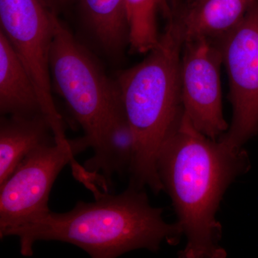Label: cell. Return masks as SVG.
<instances>
[{
    "instance_id": "14",
    "label": "cell",
    "mask_w": 258,
    "mask_h": 258,
    "mask_svg": "<svg viewBox=\"0 0 258 258\" xmlns=\"http://www.w3.org/2000/svg\"><path fill=\"white\" fill-rule=\"evenodd\" d=\"M47 8L57 15L58 12L63 9L71 0H42Z\"/></svg>"
},
{
    "instance_id": "5",
    "label": "cell",
    "mask_w": 258,
    "mask_h": 258,
    "mask_svg": "<svg viewBox=\"0 0 258 258\" xmlns=\"http://www.w3.org/2000/svg\"><path fill=\"white\" fill-rule=\"evenodd\" d=\"M90 148L82 137L57 141L29 153L0 185V238L19 226L50 212L49 197L56 178L75 157Z\"/></svg>"
},
{
    "instance_id": "1",
    "label": "cell",
    "mask_w": 258,
    "mask_h": 258,
    "mask_svg": "<svg viewBox=\"0 0 258 258\" xmlns=\"http://www.w3.org/2000/svg\"><path fill=\"white\" fill-rule=\"evenodd\" d=\"M249 169L247 152L213 140L195 128L184 113L177 128L161 146L158 175L170 197L186 238L182 258H224L217 211L224 195Z\"/></svg>"
},
{
    "instance_id": "2",
    "label": "cell",
    "mask_w": 258,
    "mask_h": 258,
    "mask_svg": "<svg viewBox=\"0 0 258 258\" xmlns=\"http://www.w3.org/2000/svg\"><path fill=\"white\" fill-rule=\"evenodd\" d=\"M96 192L91 203L79 201L64 213L49 212L7 237H18L25 257L33 255L40 241L74 244L93 258L118 257L137 249L157 252L162 244L179 243L183 235L179 223L166 222L162 209L151 205L144 189L128 186L118 195Z\"/></svg>"
},
{
    "instance_id": "15",
    "label": "cell",
    "mask_w": 258,
    "mask_h": 258,
    "mask_svg": "<svg viewBox=\"0 0 258 258\" xmlns=\"http://www.w3.org/2000/svg\"><path fill=\"white\" fill-rule=\"evenodd\" d=\"M164 8H165V0H159V9L163 12Z\"/></svg>"
},
{
    "instance_id": "12",
    "label": "cell",
    "mask_w": 258,
    "mask_h": 258,
    "mask_svg": "<svg viewBox=\"0 0 258 258\" xmlns=\"http://www.w3.org/2000/svg\"><path fill=\"white\" fill-rule=\"evenodd\" d=\"M0 113L23 117L45 115L35 83L1 30Z\"/></svg>"
},
{
    "instance_id": "6",
    "label": "cell",
    "mask_w": 258,
    "mask_h": 258,
    "mask_svg": "<svg viewBox=\"0 0 258 258\" xmlns=\"http://www.w3.org/2000/svg\"><path fill=\"white\" fill-rule=\"evenodd\" d=\"M54 12L42 0H0V30L35 83L57 142L68 139L52 95L50 57Z\"/></svg>"
},
{
    "instance_id": "10",
    "label": "cell",
    "mask_w": 258,
    "mask_h": 258,
    "mask_svg": "<svg viewBox=\"0 0 258 258\" xmlns=\"http://www.w3.org/2000/svg\"><path fill=\"white\" fill-rule=\"evenodd\" d=\"M46 115L0 118V185L13 174L24 158L44 144L55 141Z\"/></svg>"
},
{
    "instance_id": "9",
    "label": "cell",
    "mask_w": 258,
    "mask_h": 258,
    "mask_svg": "<svg viewBox=\"0 0 258 258\" xmlns=\"http://www.w3.org/2000/svg\"><path fill=\"white\" fill-rule=\"evenodd\" d=\"M254 0H165L164 16L183 43L198 38L221 41L243 19Z\"/></svg>"
},
{
    "instance_id": "7",
    "label": "cell",
    "mask_w": 258,
    "mask_h": 258,
    "mask_svg": "<svg viewBox=\"0 0 258 258\" xmlns=\"http://www.w3.org/2000/svg\"><path fill=\"white\" fill-rule=\"evenodd\" d=\"M230 84L232 123L218 140L233 149L258 134V0L220 41Z\"/></svg>"
},
{
    "instance_id": "8",
    "label": "cell",
    "mask_w": 258,
    "mask_h": 258,
    "mask_svg": "<svg viewBox=\"0 0 258 258\" xmlns=\"http://www.w3.org/2000/svg\"><path fill=\"white\" fill-rule=\"evenodd\" d=\"M180 79L184 114L204 135L218 140L229 125L222 111L220 43L208 38L185 42Z\"/></svg>"
},
{
    "instance_id": "3",
    "label": "cell",
    "mask_w": 258,
    "mask_h": 258,
    "mask_svg": "<svg viewBox=\"0 0 258 258\" xmlns=\"http://www.w3.org/2000/svg\"><path fill=\"white\" fill-rule=\"evenodd\" d=\"M51 47V80L84 132L93 156L85 163L91 181L111 182L115 153L130 147L133 134L119 88L94 55L55 13Z\"/></svg>"
},
{
    "instance_id": "4",
    "label": "cell",
    "mask_w": 258,
    "mask_h": 258,
    "mask_svg": "<svg viewBox=\"0 0 258 258\" xmlns=\"http://www.w3.org/2000/svg\"><path fill=\"white\" fill-rule=\"evenodd\" d=\"M183 45L178 32L168 23L147 57L116 79L134 139L128 186H147L157 195L163 191L158 154L184 113L180 79Z\"/></svg>"
},
{
    "instance_id": "11",
    "label": "cell",
    "mask_w": 258,
    "mask_h": 258,
    "mask_svg": "<svg viewBox=\"0 0 258 258\" xmlns=\"http://www.w3.org/2000/svg\"><path fill=\"white\" fill-rule=\"evenodd\" d=\"M81 23L98 50L112 59L129 44L124 0H79Z\"/></svg>"
},
{
    "instance_id": "13",
    "label": "cell",
    "mask_w": 258,
    "mask_h": 258,
    "mask_svg": "<svg viewBox=\"0 0 258 258\" xmlns=\"http://www.w3.org/2000/svg\"><path fill=\"white\" fill-rule=\"evenodd\" d=\"M129 47L136 53H148L159 42L157 25L159 0H124Z\"/></svg>"
}]
</instances>
